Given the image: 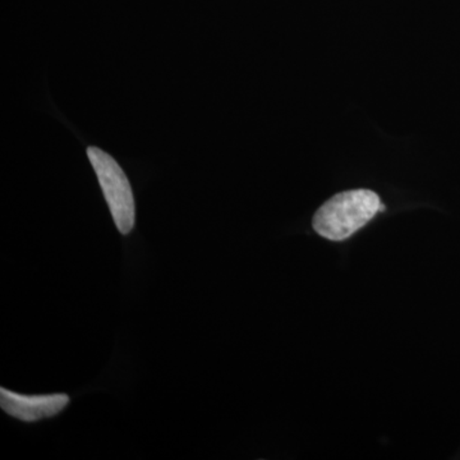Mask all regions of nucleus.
Segmentation results:
<instances>
[{
    "label": "nucleus",
    "instance_id": "f257e3e1",
    "mask_svg": "<svg viewBox=\"0 0 460 460\" xmlns=\"http://www.w3.org/2000/svg\"><path fill=\"white\" fill-rule=\"evenodd\" d=\"M384 210L385 208L374 190H345L321 206L314 214L313 226L321 237L334 242L345 241Z\"/></svg>",
    "mask_w": 460,
    "mask_h": 460
},
{
    "label": "nucleus",
    "instance_id": "f03ea898",
    "mask_svg": "<svg viewBox=\"0 0 460 460\" xmlns=\"http://www.w3.org/2000/svg\"><path fill=\"white\" fill-rule=\"evenodd\" d=\"M87 156L98 175L115 226L122 234H129L135 226L136 208L128 178L113 157L100 148H87Z\"/></svg>",
    "mask_w": 460,
    "mask_h": 460
},
{
    "label": "nucleus",
    "instance_id": "7ed1b4c3",
    "mask_svg": "<svg viewBox=\"0 0 460 460\" xmlns=\"http://www.w3.org/2000/svg\"><path fill=\"white\" fill-rule=\"evenodd\" d=\"M69 404L66 394L22 395L2 387L0 389V407L14 419L23 422H36L51 419L60 413Z\"/></svg>",
    "mask_w": 460,
    "mask_h": 460
}]
</instances>
